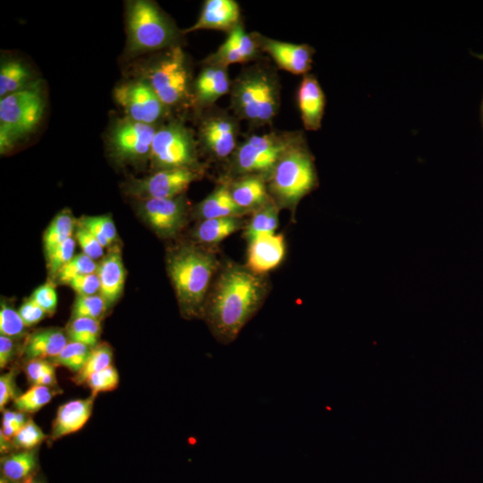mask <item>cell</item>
<instances>
[{
  "mask_svg": "<svg viewBox=\"0 0 483 483\" xmlns=\"http://www.w3.org/2000/svg\"><path fill=\"white\" fill-rule=\"evenodd\" d=\"M157 129L124 118L117 122L110 135L114 154L123 160H141L150 156L152 141Z\"/></svg>",
  "mask_w": 483,
  "mask_h": 483,
  "instance_id": "obj_11",
  "label": "cell"
},
{
  "mask_svg": "<svg viewBox=\"0 0 483 483\" xmlns=\"http://www.w3.org/2000/svg\"><path fill=\"white\" fill-rule=\"evenodd\" d=\"M24 372L30 386H46L54 389L57 387L55 366L49 360H29Z\"/></svg>",
  "mask_w": 483,
  "mask_h": 483,
  "instance_id": "obj_34",
  "label": "cell"
},
{
  "mask_svg": "<svg viewBox=\"0 0 483 483\" xmlns=\"http://www.w3.org/2000/svg\"><path fill=\"white\" fill-rule=\"evenodd\" d=\"M66 332L57 327L40 329L30 334L24 343L23 354L27 360L55 358L68 343Z\"/></svg>",
  "mask_w": 483,
  "mask_h": 483,
  "instance_id": "obj_24",
  "label": "cell"
},
{
  "mask_svg": "<svg viewBox=\"0 0 483 483\" xmlns=\"http://www.w3.org/2000/svg\"><path fill=\"white\" fill-rule=\"evenodd\" d=\"M74 220L69 210L57 214L44 234V250L47 257L58 245L72 237Z\"/></svg>",
  "mask_w": 483,
  "mask_h": 483,
  "instance_id": "obj_29",
  "label": "cell"
},
{
  "mask_svg": "<svg viewBox=\"0 0 483 483\" xmlns=\"http://www.w3.org/2000/svg\"><path fill=\"white\" fill-rule=\"evenodd\" d=\"M75 240L81 249L82 253L93 260H96L103 256L104 247L84 226L80 225V227L76 230Z\"/></svg>",
  "mask_w": 483,
  "mask_h": 483,
  "instance_id": "obj_43",
  "label": "cell"
},
{
  "mask_svg": "<svg viewBox=\"0 0 483 483\" xmlns=\"http://www.w3.org/2000/svg\"><path fill=\"white\" fill-rule=\"evenodd\" d=\"M23 483H45V481L43 480V479H41L39 476L36 474L30 479H29L28 480L24 481Z\"/></svg>",
  "mask_w": 483,
  "mask_h": 483,
  "instance_id": "obj_50",
  "label": "cell"
},
{
  "mask_svg": "<svg viewBox=\"0 0 483 483\" xmlns=\"http://www.w3.org/2000/svg\"><path fill=\"white\" fill-rule=\"evenodd\" d=\"M47 436L42 429L30 419L17 432L13 439L15 450H33L36 449L45 439Z\"/></svg>",
  "mask_w": 483,
  "mask_h": 483,
  "instance_id": "obj_40",
  "label": "cell"
},
{
  "mask_svg": "<svg viewBox=\"0 0 483 483\" xmlns=\"http://www.w3.org/2000/svg\"><path fill=\"white\" fill-rule=\"evenodd\" d=\"M212 291L203 317L216 340L228 344L261 307L266 282L247 267L233 264L221 271Z\"/></svg>",
  "mask_w": 483,
  "mask_h": 483,
  "instance_id": "obj_1",
  "label": "cell"
},
{
  "mask_svg": "<svg viewBox=\"0 0 483 483\" xmlns=\"http://www.w3.org/2000/svg\"><path fill=\"white\" fill-rule=\"evenodd\" d=\"M97 274L100 282L99 294L107 307L120 297L125 282V270L120 250L109 251L97 265Z\"/></svg>",
  "mask_w": 483,
  "mask_h": 483,
  "instance_id": "obj_23",
  "label": "cell"
},
{
  "mask_svg": "<svg viewBox=\"0 0 483 483\" xmlns=\"http://www.w3.org/2000/svg\"><path fill=\"white\" fill-rule=\"evenodd\" d=\"M44 101L39 89L30 87L0 101V148L8 150L19 138L30 133L39 123Z\"/></svg>",
  "mask_w": 483,
  "mask_h": 483,
  "instance_id": "obj_7",
  "label": "cell"
},
{
  "mask_svg": "<svg viewBox=\"0 0 483 483\" xmlns=\"http://www.w3.org/2000/svg\"><path fill=\"white\" fill-rule=\"evenodd\" d=\"M297 104L304 128L318 131L324 116L326 97L313 74L303 75L297 90Z\"/></svg>",
  "mask_w": 483,
  "mask_h": 483,
  "instance_id": "obj_18",
  "label": "cell"
},
{
  "mask_svg": "<svg viewBox=\"0 0 483 483\" xmlns=\"http://www.w3.org/2000/svg\"><path fill=\"white\" fill-rule=\"evenodd\" d=\"M113 351L110 345L106 343H98L91 348L89 355L81 369L72 377V381L76 385L85 384L87 379L94 373H97L112 365Z\"/></svg>",
  "mask_w": 483,
  "mask_h": 483,
  "instance_id": "obj_32",
  "label": "cell"
},
{
  "mask_svg": "<svg viewBox=\"0 0 483 483\" xmlns=\"http://www.w3.org/2000/svg\"><path fill=\"white\" fill-rule=\"evenodd\" d=\"M153 165L161 169L189 168L198 165L196 142L182 123L172 122L157 129L149 156Z\"/></svg>",
  "mask_w": 483,
  "mask_h": 483,
  "instance_id": "obj_9",
  "label": "cell"
},
{
  "mask_svg": "<svg viewBox=\"0 0 483 483\" xmlns=\"http://www.w3.org/2000/svg\"><path fill=\"white\" fill-rule=\"evenodd\" d=\"M38 464L37 449L4 454L0 459L1 477L11 483H23L36 475Z\"/></svg>",
  "mask_w": 483,
  "mask_h": 483,
  "instance_id": "obj_25",
  "label": "cell"
},
{
  "mask_svg": "<svg viewBox=\"0 0 483 483\" xmlns=\"http://www.w3.org/2000/svg\"><path fill=\"white\" fill-rule=\"evenodd\" d=\"M278 226V206L273 199L253 211L250 221L244 231L249 242L262 234H274Z\"/></svg>",
  "mask_w": 483,
  "mask_h": 483,
  "instance_id": "obj_28",
  "label": "cell"
},
{
  "mask_svg": "<svg viewBox=\"0 0 483 483\" xmlns=\"http://www.w3.org/2000/svg\"><path fill=\"white\" fill-rule=\"evenodd\" d=\"M240 6L234 0H207L197 21L184 33L199 30L231 31L241 22Z\"/></svg>",
  "mask_w": 483,
  "mask_h": 483,
  "instance_id": "obj_19",
  "label": "cell"
},
{
  "mask_svg": "<svg viewBox=\"0 0 483 483\" xmlns=\"http://www.w3.org/2000/svg\"><path fill=\"white\" fill-rule=\"evenodd\" d=\"M14 371L4 373L0 377V410L3 411L10 401L17 397Z\"/></svg>",
  "mask_w": 483,
  "mask_h": 483,
  "instance_id": "obj_46",
  "label": "cell"
},
{
  "mask_svg": "<svg viewBox=\"0 0 483 483\" xmlns=\"http://www.w3.org/2000/svg\"><path fill=\"white\" fill-rule=\"evenodd\" d=\"M75 240L70 237L58 245L47 258V267L54 277L58 270L74 256Z\"/></svg>",
  "mask_w": 483,
  "mask_h": 483,
  "instance_id": "obj_42",
  "label": "cell"
},
{
  "mask_svg": "<svg viewBox=\"0 0 483 483\" xmlns=\"http://www.w3.org/2000/svg\"><path fill=\"white\" fill-rule=\"evenodd\" d=\"M18 312L27 327L38 324L47 315V313L30 298L26 300L20 306Z\"/></svg>",
  "mask_w": 483,
  "mask_h": 483,
  "instance_id": "obj_47",
  "label": "cell"
},
{
  "mask_svg": "<svg viewBox=\"0 0 483 483\" xmlns=\"http://www.w3.org/2000/svg\"><path fill=\"white\" fill-rule=\"evenodd\" d=\"M26 327L18 310L13 306L2 302L0 308L1 335L17 339L24 335Z\"/></svg>",
  "mask_w": 483,
  "mask_h": 483,
  "instance_id": "obj_39",
  "label": "cell"
},
{
  "mask_svg": "<svg viewBox=\"0 0 483 483\" xmlns=\"http://www.w3.org/2000/svg\"><path fill=\"white\" fill-rule=\"evenodd\" d=\"M199 134L204 148L213 157H231L239 144L238 121L228 113L218 110L203 119Z\"/></svg>",
  "mask_w": 483,
  "mask_h": 483,
  "instance_id": "obj_12",
  "label": "cell"
},
{
  "mask_svg": "<svg viewBox=\"0 0 483 483\" xmlns=\"http://www.w3.org/2000/svg\"><path fill=\"white\" fill-rule=\"evenodd\" d=\"M232 81L226 67L206 64L193 84L192 100L200 107H208L230 93Z\"/></svg>",
  "mask_w": 483,
  "mask_h": 483,
  "instance_id": "obj_20",
  "label": "cell"
},
{
  "mask_svg": "<svg viewBox=\"0 0 483 483\" xmlns=\"http://www.w3.org/2000/svg\"><path fill=\"white\" fill-rule=\"evenodd\" d=\"M30 80V72L20 62L10 60L4 62L0 69V97L26 89Z\"/></svg>",
  "mask_w": 483,
  "mask_h": 483,
  "instance_id": "obj_30",
  "label": "cell"
},
{
  "mask_svg": "<svg viewBox=\"0 0 483 483\" xmlns=\"http://www.w3.org/2000/svg\"><path fill=\"white\" fill-rule=\"evenodd\" d=\"M15 353V343L13 338L0 335V368H5Z\"/></svg>",
  "mask_w": 483,
  "mask_h": 483,
  "instance_id": "obj_48",
  "label": "cell"
},
{
  "mask_svg": "<svg viewBox=\"0 0 483 483\" xmlns=\"http://www.w3.org/2000/svg\"><path fill=\"white\" fill-rule=\"evenodd\" d=\"M80 225L87 228L104 248L116 239V228L109 216L84 217Z\"/></svg>",
  "mask_w": 483,
  "mask_h": 483,
  "instance_id": "obj_36",
  "label": "cell"
},
{
  "mask_svg": "<svg viewBox=\"0 0 483 483\" xmlns=\"http://www.w3.org/2000/svg\"><path fill=\"white\" fill-rule=\"evenodd\" d=\"M242 226L240 216L204 219L196 228L194 236L205 244H216Z\"/></svg>",
  "mask_w": 483,
  "mask_h": 483,
  "instance_id": "obj_27",
  "label": "cell"
},
{
  "mask_svg": "<svg viewBox=\"0 0 483 483\" xmlns=\"http://www.w3.org/2000/svg\"><path fill=\"white\" fill-rule=\"evenodd\" d=\"M100 334V319L91 318H72L66 329L70 341L83 343L90 348L98 344Z\"/></svg>",
  "mask_w": 483,
  "mask_h": 483,
  "instance_id": "obj_31",
  "label": "cell"
},
{
  "mask_svg": "<svg viewBox=\"0 0 483 483\" xmlns=\"http://www.w3.org/2000/svg\"><path fill=\"white\" fill-rule=\"evenodd\" d=\"M127 48L131 54L174 47L177 31L156 4L146 0L127 4Z\"/></svg>",
  "mask_w": 483,
  "mask_h": 483,
  "instance_id": "obj_5",
  "label": "cell"
},
{
  "mask_svg": "<svg viewBox=\"0 0 483 483\" xmlns=\"http://www.w3.org/2000/svg\"><path fill=\"white\" fill-rule=\"evenodd\" d=\"M217 267L215 254L194 245L181 246L169 255L167 271L183 316H203L208 292Z\"/></svg>",
  "mask_w": 483,
  "mask_h": 483,
  "instance_id": "obj_2",
  "label": "cell"
},
{
  "mask_svg": "<svg viewBox=\"0 0 483 483\" xmlns=\"http://www.w3.org/2000/svg\"><path fill=\"white\" fill-rule=\"evenodd\" d=\"M55 389L46 386H31L13 401L16 411L32 414L41 410L55 395Z\"/></svg>",
  "mask_w": 483,
  "mask_h": 483,
  "instance_id": "obj_33",
  "label": "cell"
},
{
  "mask_svg": "<svg viewBox=\"0 0 483 483\" xmlns=\"http://www.w3.org/2000/svg\"><path fill=\"white\" fill-rule=\"evenodd\" d=\"M260 52L254 34L246 32L240 22L227 33L225 40L206 59L205 64L227 68L231 64L255 60Z\"/></svg>",
  "mask_w": 483,
  "mask_h": 483,
  "instance_id": "obj_16",
  "label": "cell"
},
{
  "mask_svg": "<svg viewBox=\"0 0 483 483\" xmlns=\"http://www.w3.org/2000/svg\"><path fill=\"white\" fill-rule=\"evenodd\" d=\"M91 348L73 341H69L62 352L50 361L56 367L61 366L73 373H78L85 364Z\"/></svg>",
  "mask_w": 483,
  "mask_h": 483,
  "instance_id": "obj_35",
  "label": "cell"
},
{
  "mask_svg": "<svg viewBox=\"0 0 483 483\" xmlns=\"http://www.w3.org/2000/svg\"><path fill=\"white\" fill-rule=\"evenodd\" d=\"M228 186L235 203L246 212L255 211L272 199L267 179L261 175L240 176L228 182Z\"/></svg>",
  "mask_w": 483,
  "mask_h": 483,
  "instance_id": "obj_22",
  "label": "cell"
},
{
  "mask_svg": "<svg viewBox=\"0 0 483 483\" xmlns=\"http://www.w3.org/2000/svg\"><path fill=\"white\" fill-rule=\"evenodd\" d=\"M114 97L126 118L138 123L154 125L166 109L147 80L120 84L115 88Z\"/></svg>",
  "mask_w": 483,
  "mask_h": 483,
  "instance_id": "obj_10",
  "label": "cell"
},
{
  "mask_svg": "<svg viewBox=\"0 0 483 483\" xmlns=\"http://www.w3.org/2000/svg\"><path fill=\"white\" fill-rule=\"evenodd\" d=\"M197 212L203 220L231 216L241 217L247 213L232 198L228 183L217 186L198 205Z\"/></svg>",
  "mask_w": 483,
  "mask_h": 483,
  "instance_id": "obj_26",
  "label": "cell"
},
{
  "mask_svg": "<svg viewBox=\"0 0 483 483\" xmlns=\"http://www.w3.org/2000/svg\"><path fill=\"white\" fill-rule=\"evenodd\" d=\"M230 100L237 118L255 127L271 123L280 106L276 75L259 65L243 70L232 82Z\"/></svg>",
  "mask_w": 483,
  "mask_h": 483,
  "instance_id": "obj_3",
  "label": "cell"
},
{
  "mask_svg": "<svg viewBox=\"0 0 483 483\" xmlns=\"http://www.w3.org/2000/svg\"><path fill=\"white\" fill-rule=\"evenodd\" d=\"M68 284L77 292V295H94L99 292L100 289L97 272L78 276Z\"/></svg>",
  "mask_w": 483,
  "mask_h": 483,
  "instance_id": "obj_45",
  "label": "cell"
},
{
  "mask_svg": "<svg viewBox=\"0 0 483 483\" xmlns=\"http://www.w3.org/2000/svg\"><path fill=\"white\" fill-rule=\"evenodd\" d=\"M15 415H16V411H14L4 409L3 411L2 425L7 426V425L14 424Z\"/></svg>",
  "mask_w": 483,
  "mask_h": 483,
  "instance_id": "obj_49",
  "label": "cell"
},
{
  "mask_svg": "<svg viewBox=\"0 0 483 483\" xmlns=\"http://www.w3.org/2000/svg\"><path fill=\"white\" fill-rule=\"evenodd\" d=\"M301 132L252 134L239 143L232 155V171L240 176L256 174L267 179L285 151Z\"/></svg>",
  "mask_w": 483,
  "mask_h": 483,
  "instance_id": "obj_6",
  "label": "cell"
},
{
  "mask_svg": "<svg viewBox=\"0 0 483 483\" xmlns=\"http://www.w3.org/2000/svg\"><path fill=\"white\" fill-rule=\"evenodd\" d=\"M0 483H11L9 482L7 479H5L4 478L1 477L0 478Z\"/></svg>",
  "mask_w": 483,
  "mask_h": 483,
  "instance_id": "obj_51",
  "label": "cell"
},
{
  "mask_svg": "<svg viewBox=\"0 0 483 483\" xmlns=\"http://www.w3.org/2000/svg\"><path fill=\"white\" fill-rule=\"evenodd\" d=\"M96 396L69 401L57 409L53 420L50 439H59L81 429L89 419Z\"/></svg>",
  "mask_w": 483,
  "mask_h": 483,
  "instance_id": "obj_21",
  "label": "cell"
},
{
  "mask_svg": "<svg viewBox=\"0 0 483 483\" xmlns=\"http://www.w3.org/2000/svg\"><path fill=\"white\" fill-rule=\"evenodd\" d=\"M147 81L166 108L182 106L192 99L186 56L179 46L170 47L155 63Z\"/></svg>",
  "mask_w": 483,
  "mask_h": 483,
  "instance_id": "obj_8",
  "label": "cell"
},
{
  "mask_svg": "<svg viewBox=\"0 0 483 483\" xmlns=\"http://www.w3.org/2000/svg\"><path fill=\"white\" fill-rule=\"evenodd\" d=\"M141 213L159 235L172 237L183 226L186 208L182 196L173 199H144Z\"/></svg>",
  "mask_w": 483,
  "mask_h": 483,
  "instance_id": "obj_15",
  "label": "cell"
},
{
  "mask_svg": "<svg viewBox=\"0 0 483 483\" xmlns=\"http://www.w3.org/2000/svg\"><path fill=\"white\" fill-rule=\"evenodd\" d=\"M316 183L313 157L301 134L267 177L268 192L278 207L292 209Z\"/></svg>",
  "mask_w": 483,
  "mask_h": 483,
  "instance_id": "obj_4",
  "label": "cell"
},
{
  "mask_svg": "<svg viewBox=\"0 0 483 483\" xmlns=\"http://www.w3.org/2000/svg\"><path fill=\"white\" fill-rule=\"evenodd\" d=\"M30 299L47 314L54 313L57 307V293L55 285L50 282L38 286L31 294Z\"/></svg>",
  "mask_w": 483,
  "mask_h": 483,
  "instance_id": "obj_44",
  "label": "cell"
},
{
  "mask_svg": "<svg viewBox=\"0 0 483 483\" xmlns=\"http://www.w3.org/2000/svg\"><path fill=\"white\" fill-rule=\"evenodd\" d=\"M106 308V302L100 294L77 295L72 306V318L100 319Z\"/></svg>",
  "mask_w": 483,
  "mask_h": 483,
  "instance_id": "obj_38",
  "label": "cell"
},
{
  "mask_svg": "<svg viewBox=\"0 0 483 483\" xmlns=\"http://www.w3.org/2000/svg\"><path fill=\"white\" fill-rule=\"evenodd\" d=\"M91 391V394L97 396L99 393L110 392L117 388L119 385V374L114 366L92 374L85 383Z\"/></svg>",
  "mask_w": 483,
  "mask_h": 483,
  "instance_id": "obj_41",
  "label": "cell"
},
{
  "mask_svg": "<svg viewBox=\"0 0 483 483\" xmlns=\"http://www.w3.org/2000/svg\"><path fill=\"white\" fill-rule=\"evenodd\" d=\"M198 176L196 170L189 168L161 169L135 181L131 190L144 199H173L180 197Z\"/></svg>",
  "mask_w": 483,
  "mask_h": 483,
  "instance_id": "obj_13",
  "label": "cell"
},
{
  "mask_svg": "<svg viewBox=\"0 0 483 483\" xmlns=\"http://www.w3.org/2000/svg\"><path fill=\"white\" fill-rule=\"evenodd\" d=\"M285 253L283 234H262L249 242L246 267L256 275L275 268Z\"/></svg>",
  "mask_w": 483,
  "mask_h": 483,
  "instance_id": "obj_17",
  "label": "cell"
},
{
  "mask_svg": "<svg viewBox=\"0 0 483 483\" xmlns=\"http://www.w3.org/2000/svg\"><path fill=\"white\" fill-rule=\"evenodd\" d=\"M261 52L267 54L279 68L294 75L308 74L312 67L315 50L307 44L280 41L253 32Z\"/></svg>",
  "mask_w": 483,
  "mask_h": 483,
  "instance_id": "obj_14",
  "label": "cell"
},
{
  "mask_svg": "<svg viewBox=\"0 0 483 483\" xmlns=\"http://www.w3.org/2000/svg\"><path fill=\"white\" fill-rule=\"evenodd\" d=\"M97 265L95 260L80 253L65 263L57 272L56 277L60 283L69 284L72 279L97 272Z\"/></svg>",
  "mask_w": 483,
  "mask_h": 483,
  "instance_id": "obj_37",
  "label": "cell"
}]
</instances>
